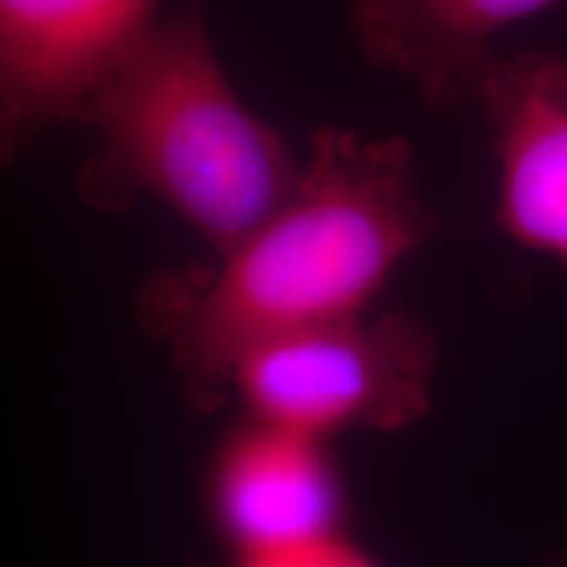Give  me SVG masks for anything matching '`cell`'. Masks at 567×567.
<instances>
[{"label":"cell","mask_w":567,"mask_h":567,"mask_svg":"<svg viewBox=\"0 0 567 567\" xmlns=\"http://www.w3.org/2000/svg\"><path fill=\"white\" fill-rule=\"evenodd\" d=\"M158 0H0V166L74 118L155 24Z\"/></svg>","instance_id":"obj_4"},{"label":"cell","mask_w":567,"mask_h":567,"mask_svg":"<svg viewBox=\"0 0 567 567\" xmlns=\"http://www.w3.org/2000/svg\"><path fill=\"white\" fill-rule=\"evenodd\" d=\"M565 567H567V565H565Z\"/></svg>","instance_id":"obj_9"},{"label":"cell","mask_w":567,"mask_h":567,"mask_svg":"<svg viewBox=\"0 0 567 567\" xmlns=\"http://www.w3.org/2000/svg\"><path fill=\"white\" fill-rule=\"evenodd\" d=\"M208 515L231 557L344 530L347 496L329 442L247 417L210 460Z\"/></svg>","instance_id":"obj_6"},{"label":"cell","mask_w":567,"mask_h":567,"mask_svg":"<svg viewBox=\"0 0 567 567\" xmlns=\"http://www.w3.org/2000/svg\"><path fill=\"white\" fill-rule=\"evenodd\" d=\"M434 234L405 140L318 130L287 200L221 255L176 321V365L189 394L218 405L250 347L371 310Z\"/></svg>","instance_id":"obj_1"},{"label":"cell","mask_w":567,"mask_h":567,"mask_svg":"<svg viewBox=\"0 0 567 567\" xmlns=\"http://www.w3.org/2000/svg\"><path fill=\"white\" fill-rule=\"evenodd\" d=\"M557 0H358L352 30L373 66L408 80L431 109L473 103L517 21Z\"/></svg>","instance_id":"obj_7"},{"label":"cell","mask_w":567,"mask_h":567,"mask_svg":"<svg viewBox=\"0 0 567 567\" xmlns=\"http://www.w3.org/2000/svg\"><path fill=\"white\" fill-rule=\"evenodd\" d=\"M74 122L103 137L97 193L158 197L218 255L287 200L302 168L237 95L195 9L155 21Z\"/></svg>","instance_id":"obj_2"},{"label":"cell","mask_w":567,"mask_h":567,"mask_svg":"<svg viewBox=\"0 0 567 567\" xmlns=\"http://www.w3.org/2000/svg\"><path fill=\"white\" fill-rule=\"evenodd\" d=\"M436 363V339L421 321L363 310L250 347L229 389L247 417L329 442L347 431H400L421 421Z\"/></svg>","instance_id":"obj_3"},{"label":"cell","mask_w":567,"mask_h":567,"mask_svg":"<svg viewBox=\"0 0 567 567\" xmlns=\"http://www.w3.org/2000/svg\"><path fill=\"white\" fill-rule=\"evenodd\" d=\"M473 103L492 130L502 231L567 268V55L499 53Z\"/></svg>","instance_id":"obj_5"},{"label":"cell","mask_w":567,"mask_h":567,"mask_svg":"<svg viewBox=\"0 0 567 567\" xmlns=\"http://www.w3.org/2000/svg\"><path fill=\"white\" fill-rule=\"evenodd\" d=\"M231 567H384L347 530L252 555L231 557Z\"/></svg>","instance_id":"obj_8"}]
</instances>
